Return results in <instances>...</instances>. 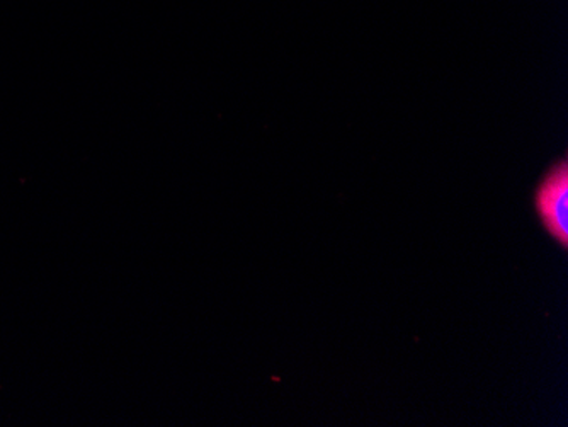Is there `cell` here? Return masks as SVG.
Instances as JSON below:
<instances>
[{"instance_id":"1","label":"cell","mask_w":568,"mask_h":427,"mask_svg":"<svg viewBox=\"0 0 568 427\" xmlns=\"http://www.w3.org/2000/svg\"><path fill=\"white\" fill-rule=\"evenodd\" d=\"M532 205L536 215L547 234L560 244L564 251L568 247V162L561 159L555 162L547 174L541 177Z\"/></svg>"}]
</instances>
